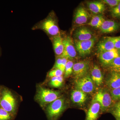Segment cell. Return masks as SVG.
I'll return each mask as SVG.
<instances>
[{"label":"cell","mask_w":120,"mask_h":120,"mask_svg":"<svg viewBox=\"0 0 120 120\" xmlns=\"http://www.w3.org/2000/svg\"><path fill=\"white\" fill-rule=\"evenodd\" d=\"M64 100L58 98L50 103L47 108V113L50 120H57L65 109Z\"/></svg>","instance_id":"cell-1"},{"label":"cell","mask_w":120,"mask_h":120,"mask_svg":"<svg viewBox=\"0 0 120 120\" xmlns=\"http://www.w3.org/2000/svg\"><path fill=\"white\" fill-rule=\"evenodd\" d=\"M60 96L58 91L39 87L37 91L36 99L41 105H45L52 103L59 98Z\"/></svg>","instance_id":"cell-2"},{"label":"cell","mask_w":120,"mask_h":120,"mask_svg":"<svg viewBox=\"0 0 120 120\" xmlns=\"http://www.w3.org/2000/svg\"><path fill=\"white\" fill-rule=\"evenodd\" d=\"M110 93L105 89H101L95 95L93 101L97 102L101 106V109L104 112L110 107L112 102Z\"/></svg>","instance_id":"cell-3"},{"label":"cell","mask_w":120,"mask_h":120,"mask_svg":"<svg viewBox=\"0 0 120 120\" xmlns=\"http://www.w3.org/2000/svg\"><path fill=\"white\" fill-rule=\"evenodd\" d=\"M38 26L39 28L44 31L49 35L55 37L60 33L56 23L51 17H48L43 20Z\"/></svg>","instance_id":"cell-4"},{"label":"cell","mask_w":120,"mask_h":120,"mask_svg":"<svg viewBox=\"0 0 120 120\" xmlns=\"http://www.w3.org/2000/svg\"><path fill=\"white\" fill-rule=\"evenodd\" d=\"M75 84L77 90H80L86 94L92 93L94 90V83L89 75L76 79Z\"/></svg>","instance_id":"cell-5"},{"label":"cell","mask_w":120,"mask_h":120,"mask_svg":"<svg viewBox=\"0 0 120 120\" xmlns=\"http://www.w3.org/2000/svg\"><path fill=\"white\" fill-rule=\"evenodd\" d=\"M0 105L2 109L9 113H13L15 108V100L11 93L8 90L3 91Z\"/></svg>","instance_id":"cell-6"},{"label":"cell","mask_w":120,"mask_h":120,"mask_svg":"<svg viewBox=\"0 0 120 120\" xmlns=\"http://www.w3.org/2000/svg\"><path fill=\"white\" fill-rule=\"evenodd\" d=\"M95 41V38H94L87 41H80L76 40L75 43V48L80 56H86L90 53Z\"/></svg>","instance_id":"cell-7"},{"label":"cell","mask_w":120,"mask_h":120,"mask_svg":"<svg viewBox=\"0 0 120 120\" xmlns=\"http://www.w3.org/2000/svg\"><path fill=\"white\" fill-rule=\"evenodd\" d=\"M64 49L63 53L60 56L68 60H72L76 56V52L72 39L69 37L63 39Z\"/></svg>","instance_id":"cell-8"},{"label":"cell","mask_w":120,"mask_h":120,"mask_svg":"<svg viewBox=\"0 0 120 120\" xmlns=\"http://www.w3.org/2000/svg\"><path fill=\"white\" fill-rule=\"evenodd\" d=\"M90 68V63L87 61H82L74 64L73 75L76 79L87 75Z\"/></svg>","instance_id":"cell-9"},{"label":"cell","mask_w":120,"mask_h":120,"mask_svg":"<svg viewBox=\"0 0 120 120\" xmlns=\"http://www.w3.org/2000/svg\"><path fill=\"white\" fill-rule=\"evenodd\" d=\"M120 55L119 50L114 49L109 51L99 53V57L102 64L108 66L115 58L120 56Z\"/></svg>","instance_id":"cell-10"},{"label":"cell","mask_w":120,"mask_h":120,"mask_svg":"<svg viewBox=\"0 0 120 120\" xmlns=\"http://www.w3.org/2000/svg\"><path fill=\"white\" fill-rule=\"evenodd\" d=\"M89 15L86 8L83 7H79L77 8L75 13V23L80 25L86 23L87 22Z\"/></svg>","instance_id":"cell-11"},{"label":"cell","mask_w":120,"mask_h":120,"mask_svg":"<svg viewBox=\"0 0 120 120\" xmlns=\"http://www.w3.org/2000/svg\"><path fill=\"white\" fill-rule=\"evenodd\" d=\"M120 25L118 23L111 20H105L99 29L101 32L105 34L115 32L119 29Z\"/></svg>","instance_id":"cell-12"},{"label":"cell","mask_w":120,"mask_h":120,"mask_svg":"<svg viewBox=\"0 0 120 120\" xmlns=\"http://www.w3.org/2000/svg\"><path fill=\"white\" fill-rule=\"evenodd\" d=\"M75 37L77 39V41H87L92 38V33L87 27H82L76 31Z\"/></svg>","instance_id":"cell-13"},{"label":"cell","mask_w":120,"mask_h":120,"mask_svg":"<svg viewBox=\"0 0 120 120\" xmlns=\"http://www.w3.org/2000/svg\"><path fill=\"white\" fill-rule=\"evenodd\" d=\"M101 106L97 102L93 101L87 113L85 120H97L98 117Z\"/></svg>","instance_id":"cell-14"},{"label":"cell","mask_w":120,"mask_h":120,"mask_svg":"<svg viewBox=\"0 0 120 120\" xmlns=\"http://www.w3.org/2000/svg\"><path fill=\"white\" fill-rule=\"evenodd\" d=\"M106 84L111 90L120 87V73L112 72L106 80Z\"/></svg>","instance_id":"cell-15"},{"label":"cell","mask_w":120,"mask_h":120,"mask_svg":"<svg viewBox=\"0 0 120 120\" xmlns=\"http://www.w3.org/2000/svg\"><path fill=\"white\" fill-rule=\"evenodd\" d=\"M71 98L73 103L82 105L86 100V94L80 90L76 89L72 92Z\"/></svg>","instance_id":"cell-16"},{"label":"cell","mask_w":120,"mask_h":120,"mask_svg":"<svg viewBox=\"0 0 120 120\" xmlns=\"http://www.w3.org/2000/svg\"><path fill=\"white\" fill-rule=\"evenodd\" d=\"M115 49L113 42L110 37H107L99 42L98 46L99 52H107Z\"/></svg>","instance_id":"cell-17"},{"label":"cell","mask_w":120,"mask_h":120,"mask_svg":"<svg viewBox=\"0 0 120 120\" xmlns=\"http://www.w3.org/2000/svg\"><path fill=\"white\" fill-rule=\"evenodd\" d=\"M87 4L89 10L94 14H101L105 10V6L102 1L90 2L87 3Z\"/></svg>","instance_id":"cell-18"},{"label":"cell","mask_w":120,"mask_h":120,"mask_svg":"<svg viewBox=\"0 0 120 120\" xmlns=\"http://www.w3.org/2000/svg\"><path fill=\"white\" fill-rule=\"evenodd\" d=\"M91 77L97 86H101L103 83V75L101 69L97 65H95L91 70Z\"/></svg>","instance_id":"cell-19"},{"label":"cell","mask_w":120,"mask_h":120,"mask_svg":"<svg viewBox=\"0 0 120 120\" xmlns=\"http://www.w3.org/2000/svg\"><path fill=\"white\" fill-rule=\"evenodd\" d=\"M63 39L60 35L54 37L53 39V45L54 50L56 55L60 56L64 51Z\"/></svg>","instance_id":"cell-20"},{"label":"cell","mask_w":120,"mask_h":120,"mask_svg":"<svg viewBox=\"0 0 120 120\" xmlns=\"http://www.w3.org/2000/svg\"><path fill=\"white\" fill-rule=\"evenodd\" d=\"M105 21V19L102 15H96L92 17V19L88 23V25L93 27L99 28Z\"/></svg>","instance_id":"cell-21"},{"label":"cell","mask_w":120,"mask_h":120,"mask_svg":"<svg viewBox=\"0 0 120 120\" xmlns=\"http://www.w3.org/2000/svg\"><path fill=\"white\" fill-rule=\"evenodd\" d=\"M107 66L112 72L120 73V56L115 58Z\"/></svg>","instance_id":"cell-22"},{"label":"cell","mask_w":120,"mask_h":120,"mask_svg":"<svg viewBox=\"0 0 120 120\" xmlns=\"http://www.w3.org/2000/svg\"><path fill=\"white\" fill-rule=\"evenodd\" d=\"M63 81L64 79L62 76L58 77H52V79L50 82V84L54 87L58 88L62 85Z\"/></svg>","instance_id":"cell-23"},{"label":"cell","mask_w":120,"mask_h":120,"mask_svg":"<svg viewBox=\"0 0 120 120\" xmlns=\"http://www.w3.org/2000/svg\"><path fill=\"white\" fill-rule=\"evenodd\" d=\"M74 64L73 61L68 60L65 66V76L68 77L72 74L73 71V66Z\"/></svg>","instance_id":"cell-24"},{"label":"cell","mask_w":120,"mask_h":120,"mask_svg":"<svg viewBox=\"0 0 120 120\" xmlns=\"http://www.w3.org/2000/svg\"><path fill=\"white\" fill-rule=\"evenodd\" d=\"M110 94L113 101L120 100V87L111 90Z\"/></svg>","instance_id":"cell-25"},{"label":"cell","mask_w":120,"mask_h":120,"mask_svg":"<svg viewBox=\"0 0 120 120\" xmlns=\"http://www.w3.org/2000/svg\"><path fill=\"white\" fill-rule=\"evenodd\" d=\"M110 12L112 16L114 18H120V2L116 7L111 9Z\"/></svg>","instance_id":"cell-26"},{"label":"cell","mask_w":120,"mask_h":120,"mask_svg":"<svg viewBox=\"0 0 120 120\" xmlns=\"http://www.w3.org/2000/svg\"><path fill=\"white\" fill-rule=\"evenodd\" d=\"M11 118L9 113L2 108L0 109V120H9Z\"/></svg>","instance_id":"cell-27"},{"label":"cell","mask_w":120,"mask_h":120,"mask_svg":"<svg viewBox=\"0 0 120 120\" xmlns=\"http://www.w3.org/2000/svg\"><path fill=\"white\" fill-rule=\"evenodd\" d=\"M64 72L61 70L58 69H54L50 71L49 74L50 77H58L61 76Z\"/></svg>","instance_id":"cell-28"},{"label":"cell","mask_w":120,"mask_h":120,"mask_svg":"<svg viewBox=\"0 0 120 120\" xmlns=\"http://www.w3.org/2000/svg\"><path fill=\"white\" fill-rule=\"evenodd\" d=\"M102 1L103 3L109 5L112 8L116 7L120 2V0H103Z\"/></svg>","instance_id":"cell-29"},{"label":"cell","mask_w":120,"mask_h":120,"mask_svg":"<svg viewBox=\"0 0 120 120\" xmlns=\"http://www.w3.org/2000/svg\"><path fill=\"white\" fill-rule=\"evenodd\" d=\"M113 42L114 47L116 49H120V37H110Z\"/></svg>","instance_id":"cell-30"},{"label":"cell","mask_w":120,"mask_h":120,"mask_svg":"<svg viewBox=\"0 0 120 120\" xmlns=\"http://www.w3.org/2000/svg\"><path fill=\"white\" fill-rule=\"evenodd\" d=\"M62 62H61V64L60 66V69L63 72H64L65 66H66L67 62H68V60L64 57H62Z\"/></svg>","instance_id":"cell-31"},{"label":"cell","mask_w":120,"mask_h":120,"mask_svg":"<svg viewBox=\"0 0 120 120\" xmlns=\"http://www.w3.org/2000/svg\"><path fill=\"white\" fill-rule=\"evenodd\" d=\"M62 58L61 57H58L56 61V63L54 65L53 68L60 69V66L62 62Z\"/></svg>","instance_id":"cell-32"},{"label":"cell","mask_w":120,"mask_h":120,"mask_svg":"<svg viewBox=\"0 0 120 120\" xmlns=\"http://www.w3.org/2000/svg\"><path fill=\"white\" fill-rule=\"evenodd\" d=\"M113 114L116 118H118L120 119V109H116L113 112Z\"/></svg>","instance_id":"cell-33"},{"label":"cell","mask_w":120,"mask_h":120,"mask_svg":"<svg viewBox=\"0 0 120 120\" xmlns=\"http://www.w3.org/2000/svg\"><path fill=\"white\" fill-rule=\"evenodd\" d=\"M116 109H120V101L116 105Z\"/></svg>","instance_id":"cell-34"},{"label":"cell","mask_w":120,"mask_h":120,"mask_svg":"<svg viewBox=\"0 0 120 120\" xmlns=\"http://www.w3.org/2000/svg\"><path fill=\"white\" fill-rule=\"evenodd\" d=\"M1 47H0V56L1 54Z\"/></svg>","instance_id":"cell-35"},{"label":"cell","mask_w":120,"mask_h":120,"mask_svg":"<svg viewBox=\"0 0 120 120\" xmlns=\"http://www.w3.org/2000/svg\"><path fill=\"white\" fill-rule=\"evenodd\" d=\"M116 120H120V118H116Z\"/></svg>","instance_id":"cell-36"},{"label":"cell","mask_w":120,"mask_h":120,"mask_svg":"<svg viewBox=\"0 0 120 120\" xmlns=\"http://www.w3.org/2000/svg\"><path fill=\"white\" fill-rule=\"evenodd\" d=\"M119 52H120V50H119Z\"/></svg>","instance_id":"cell-37"}]
</instances>
